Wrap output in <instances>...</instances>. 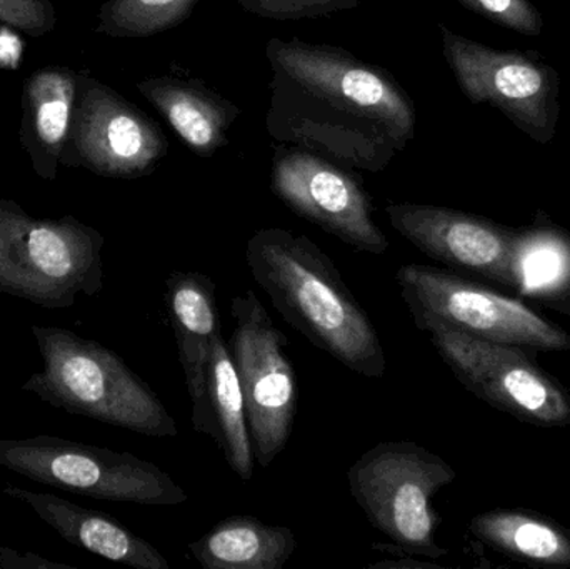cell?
<instances>
[{
	"label": "cell",
	"instance_id": "obj_18",
	"mask_svg": "<svg viewBox=\"0 0 570 569\" xmlns=\"http://www.w3.org/2000/svg\"><path fill=\"white\" fill-rule=\"evenodd\" d=\"M139 92L163 114L190 150L210 157L227 144V129L239 109L200 84L153 77L137 84Z\"/></svg>",
	"mask_w": 570,
	"mask_h": 569
},
{
	"label": "cell",
	"instance_id": "obj_17",
	"mask_svg": "<svg viewBox=\"0 0 570 569\" xmlns=\"http://www.w3.org/2000/svg\"><path fill=\"white\" fill-rule=\"evenodd\" d=\"M515 293L570 316V233L539 213L515 229L512 244Z\"/></svg>",
	"mask_w": 570,
	"mask_h": 569
},
{
	"label": "cell",
	"instance_id": "obj_5",
	"mask_svg": "<svg viewBox=\"0 0 570 569\" xmlns=\"http://www.w3.org/2000/svg\"><path fill=\"white\" fill-rule=\"evenodd\" d=\"M0 467L94 500L149 507H177L189 500L186 491L150 461L47 434L0 440Z\"/></svg>",
	"mask_w": 570,
	"mask_h": 569
},
{
	"label": "cell",
	"instance_id": "obj_10",
	"mask_svg": "<svg viewBox=\"0 0 570 569\" xmlns=\"http://www.w3.org/2000/svg\"><path fill=\"white\" fill-rule=\"evenodd\" d=\"M271 62L288 79L352 116L379 124L399 149L414 137L415 109L389 73L334 47L271 40Z\"/></svg>",
	"mask_w": 570,
	"mask_h": 569
},
{
	"label": "cell",
	"instance_id": "obj_6",
	"mask_svg": "<svg viewBox=\"0 0 570 569\" xmlns=\"http://www.w3.org/2000/svg\"><path fill=\"white\" fill-rule=\"evenodd\" d=\"M395 281L417 327L435 323L522 350H570V334L539 316L528 304L451 271L405 264Z\"/></svg>",
	"mask_w": 570,
	"mask_h": 569
},
{
	"label": "cell",
	"instance_id": "obj_23",
	"mask_svg": "<svg viewBox=\"0 0 570 569\" xmlns=\"http://www.w3.org/2000/svg\"><path fill=\"white\" fill-rule=\"evenodd\" d=\"M462 6L491 22L522 36H541L544 19L531 0H459Z\"/></svg>",
	"mask_w": 570,
	"mask_h": 569
},
{
	"label": "cell",
	"instance_id": "obj_25",
	"mask_svg": "<svg viewBox=\"0 0 570 569\" xmlns=\"http://www.w3.org/2000/svg\"><path fill=\"white\" fill-rule=\"evenodd\" d=\"M244 9L259 17L277 20L307 19L351 9L357 0H237Z\"/></svg>",
	"mask_w": 570,
	"mask_h": 569
},
{
	"label": "cell",
	"instance_id": "obj_1",
	"mask_svg": "<svg viewBox=\"0 0 570 569\" xmlns=\"http://www.w3.org/2000/svg\"><path fill=\"white\" fill-rule=\"evenodd\" d=\"M254 281L308 343L371 380L385 374L381 337L334 261L302 234L257 230L246 246Z\"/></svg>",
	"mask_w": 570,
	"mask_h": 569
},
{
	"label": "cell",
	"instance_id": "obj_13",
	"mask_svg": "<svg viewBox=\"0 0 570 569\" xmlns=\"http://www.w3.org/2000/svg\"><path fill=\"white\" fill-rule=\"evenodd\" d=\"M385 213L392 227L431 259L514 287L512 227L428 204H389Z\"/></svg>",
	"mask_w": 570,
	"mask_h": 569
},
{
	"label": "cell",
	"instance_id": "obj_22",
	"mask_svg": "<svg viewBox=\"0 0 570 569\" xmlns=\"http://www.w3.org/2000/svg\"><path fill=\"white\" fill-rule=\"evenodd\" d=\"M199 0H106L96 32L117 39L156 36L189 19Z\"/></svg>",
	"mask_w": 570,
	"mask_h": 569
},
{
	"label": "cell",
	"instance_id": "obj_3",
	"mask_svg": "<svg viewBox=\"0 0 570 569\" xmlns=\"http://www.w3.org/2000/svg\"><path fill=\"white\" fill-rule=\"evenodd\" d=\"M106 237L73 216L33 217L0 197V294L66 310L104 287Z\"/></svg>",
	"mask_w": 570,
	"mask_h": 569
},
{
	"label": "cell",
	"instance_id": "obj_20",
	"mask_svg": "<svg viewBox=\"0 0 570 569\" xmlns=\"http://www.w3.org/2000/svg\"><path fill=\"white\" fill-rule=\"evenodd\" d=\"M469 533L511 560L532 567L570 568V531L539 511H488L472 518Z\"/></svg>",
	"mask_w": 570,
	"mask_h": 569
},
{
	"label": "cell",
	"instance_id": "obj_26",
	"mask_svg": "<svg viewBox=\"0 0 570 569\" xmlns=\"http://www.w3.org/2000/svg\"><path fill=\"white\" fill-rule=\"evenodd\" d=\"M0 568L3 569H63L72 568L67 565L56 563V561L46 560L39 555L17 553L16 550L0 547Z\"/></svg>",
	"mask_w": 570,
	"mask_h": 569
},
{
	"label": "cell",
	"instance_id": "obj_24",
	"mask_svg": "<svg viewBox=\"0 0 570 569\" xmlns=\"http://www.w3.org/2000/svg\"><path fill=\"white\" fill-rule=\"evenodd\" d=\"M0 23L29 37H43L57 26L52 0H0Z\"/></svg>",
	"mask_w": 570,
	"mask_h": 569
},
{
	"label": "cell",
	"instance_id": "obj_15",
	"mask_svg": "<svg viewBox=\"0 0 570 569\" xmlns=\"http://www.w3.org/2000/svg\"><path fill=\"white\" fill-rule=\"evenodd\" d=\"M3 494L29 504L40 520L73 547L130 568L170 569L169 561L154 545L110 514L87 510L56 494L22 488L6 487Z\"/></svg>",
	"mask_w": 570,
	"mask_h": 569
},
{
	"label": "cell",
	"instance_id": "obj_21",
	"mask_svg": "<svg viewBox=\"0 0 570 569\" xmlns=\"http://www.w3.org/2000/svg\"><path fill=\"white\" fill-rule=\"evenodd\" d=\"M207 436L213 438L230 470L243 481L254 474V451L247 423L246 401L239 376L223 333L214 341L207 374Z\"/></svg>",
	"mask_w": 570,
	"mask_h": 569
},
{
	"label": "cell",
	"instance_id": "obj_11",
	"mask_svg": "<svg viewBox=\"0 0 570 569\" xmlns=\"http://www.w3.org/2000/svg\"><path fill=\"white\" fill-rule=\"evenodd\" d=\"M169 143L146 112L87 72H79L62 163L97 176L137 179L156 169Z\"/></svg>",
	"mask_w": 570,
	"mask_h": 569
},
{
	"label": "cell",
	"instance_id": "obj_12",
	"mask_svg": "<svg viewBox=\"0 0 570 569\" xmlns=\"http://www.w3.org/2000/svg\"><path fill=\"white\" fill-rule=\"evenodd\" d=\"M273 190L297 216L355 251L384 254L385 234L372 219V203L355 177L305 153H287L274 164Z\"/></svg>",
	"mask_w": 570,
	"mask_h": 569
},
{
	"label": "cell",
	"instance_id": "obj_16",
	"mask_svg": "<svg viewBox=\"0 0 570 569\" xmlns=\"http://www.w3.org/2000/svg\"><path fill=\"white\" fill-rule=\"evenodd\" d=\"M77 89L79 72L66 66L42 67L23 80L20 144L40 179L57 177L69 140Z\"/></svg>",
	"mask_w": 570,
	"mask_h": 569
},
{
	"label": "cell",
	"instance_id": "obj_9",
	"mask_svg": "<svg viewBox=\"0 0 570 569\" xmlns=\"http://www.w3.org/2000/svg\"><path fill=\"white\" fill-rule=\"evenodd\" d=\"M449 67L464 96L491 104L535 143L549 144L561 116V77L538 53L498 50L441 26Z\"/></svg>",
	"mask_w": 570,
	"mask_h": 569
},
{
	"label": "cell",
	"instance_id": "obj_2",
	"mask_svg": "<svg viewBox=\"0 0 570 569\" xmlns=\"http://www.w3.org/2000/svg\"><path fill=\"white\" fill-rule=\"evenodd\" d=\"M42 371L22 390L76 416L150 438H176V421L153 387L126 361L67 327L32 326Z\"/></svg>",
	"mask_w": 570,
	"mask_h": 569
},
{
	"label": "cell",
	"instance_id": "obj_7",
	"mask_svg": "<svg viewBox=\"0 0 570 569\" xmlns=\"http://www.w3.org/2000/svg\"><path fill=\"white\" fill-rule=\"evenodd\" d=\"M236 330L230 356L246 401L254 458L269 468L287 447L297 413L298 386L287 336L274 324L254 291L230 301Z\"/></svg>",
	"mask_w": 570,
	"mask_h": 569
},
{
	"label": "cell",
	"instance_id": "obj_4",
	"mask_svg": "<svg viewBox=\"0 0 570 569\" xmlns=\"http://www.w3.org/2000/svg\"><path fill=\"white\" fill-rule=\"evenodd\" d=\"M455 478L448 461L411 441L377 444L347 473L352 497L372 527L401 553L428 560L448 555L435 540L441 518L432 501Z\"/></svg>",
	"mask_w": 570,
	"mask_h": 569
},
{
	"label": "cell",
	"instance_id": "obj_19",
	"mask_svg": "<svg viewBox=\"0 0 570 569\" xmlns=\"http://www.w3.org/2000/svg\"><path fill=\"white\" fill-rule=\"evenodd\" d=\"M295 550L291 528L271 527L249 514L226 518L189 545L204 569H281Z\"/></svg>",
	"mask_w": 570,
	"mask_h": 569
},
{
	"label": "cell",
	"instance_id": "obj_14",
	"mask_svg": "<svg viewBox=\"0 0 570 569\" xmlns=\"http://www.w3.org/2000/svg\"><path fill=\"white\" fill-rule=\"evenodd\" d=\"M164 300L193 401V426L207 434V374L214 341L223 333L217 287L207 274L177 271L167 277Z\"/></svg>",
	"mask_w": 570,
	"mask_h": 569
},
{
	"label": "cell",
	"instance_id": "obj_8",
	"mask_svg": "<svg viewBox=\"0 0 570 569\" xmlns=\"http://www.w3.org/2000/svg\"><path fill=\"white\" fill-rule=\"evenodd\" d=\"M419 330L431 334L439 356L479 400L534 426L570 424L568 391L522 347L479 340L435 323Z\"/></svg>",
	"mask_w": 570,
	"mask_h": 569
}]
</instances>
